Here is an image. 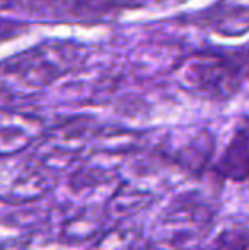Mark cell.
I'll return each mask as SVG.
<instances>
[{"label":"cell","instance_id":"7a4b0ae2","mask_svg":"<svg viewBox=\"0 0 249 250\" xmlns=\"http://www.w3.org/2000/svg\"><path fill=\"white\" fill-rule=\"evenodd\" d=\"M184 0H0V12L41 22L99 24L128 10L167 9Z\"/></svg>","mask_w":249,"mask_h":250},{"label":"cell","instance_id":"277c9868","mask_svg":"<svg viewBox=\"0 0 249 250\" xmlns=\"http://www.w3.org/2000/svg\"><path fill=\"white\" fill-rule=\"evenodd\" d=\"M205 21L224 36H239L249 29V0H220L205 14Z\"/></svg>","mask_w":249,"mask_h":250},{"label":"cell","instance_id":"6da1fadb","mask_svg":"<svg viewBox=\"0 0 249 250\" xmlns=\"http://www.w3.org/2000/svg\"><path fill=\"white\" fill-rule=\"evenodd\" d=\"M89 48L77 41H46L0 62V99L34 94L79 70Z\"/></svg>","mask_w":249,"mask_h":250},{"label":"cell","instance_id":"3957f363","mask_svg":"<svg viewBox=\"0 0 249 250\" xmlns=\"http://www.w3.org/2000/svg\"><path fill=\"white\" fill-rule=\"evenodd\" d=\"M183 77L193 89L208 96H226L232 92L236 83L232 66L217 56H196L189 60Z\"/></svg>","mask_w":249,"mask_h":250},{"label":"cell","instance_id":"5b68a950","mask_svg":"<svg viewBox=\"0 0 249 250\" xmlns=\"http://www.w3.org/2000/svg\"><path fill=\"white\" fill-rule=\"evenodd\" d=\"M29 31V24L23 19H12V17L0 16V43L16 40Z\"/></svg>","mask_w":249,"mask_h":250}]
</instances>
